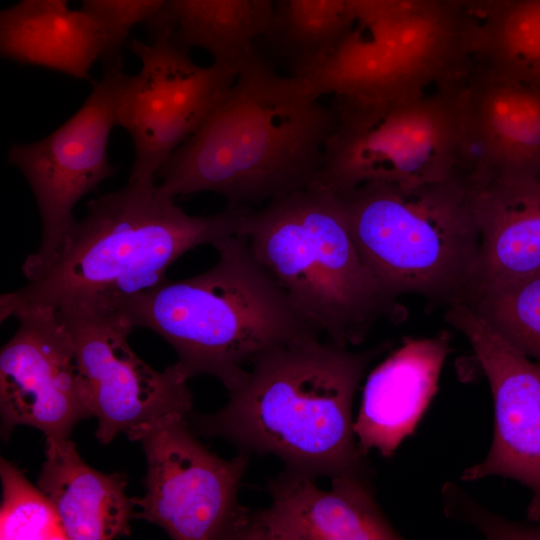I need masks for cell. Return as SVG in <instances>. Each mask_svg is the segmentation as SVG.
<instances>
[{"label": "cell", "mask_w": 540, "mask_h": 540, "mask_svg": "<svg viewBox=\"0 0 540 540\" xmlns=\"http://www.w3.org/2000/svg\"><path fill=\"white\" fill-rule=\"evenodd\" d=\"M472 16H479L480 18L485 13L486 9L490 5L492 0H455Z\"/></svg>", "instance_id": "29"}, {"label": "cell", "mask_w": 540, "mask_h": 540, "mask_svg": "<svg viewBox=\"0 0 540 540\" xmlns=\"http://www.w3.org/2000/svg\"><path fill=\"white\" fill-rule=\"evenodd\" d=\"M0 539H68L49 498L12 463L1 458Z\"/></svg>", "instance_id": "24"}, {"label": "cell", "mask_w": 540, "mask_h": 540, "mask_svg": "<svg viewBox=\"0 0 540 540\" xmlns=\"http://www.w3.org/2000/svg\"><path fill=\"white\" fill-rule=\"evenodd\" d=\"M336 195L362 258L387 294L447 305L468 295L479 254L469 176L415 186L367 182Z\"/></svg>", "instance_id": "6"}, {"label": "cell", "mask_w": 540, "mask_h": 540, "mask_svg": "<svg viewBox=\"0 0 540 540\" xmlns=\"http://www.w3.org/2000/svg\"><path fill=\"white\" fill-rule=\"evenodd\" d=\"M495 518L496 525L486 524L481 528L489 538L540 540V521L518 522Z\"/></svg>", "instance_id": "28"}, {"label": "cell", "mask_w": 540, "mask_h": 540, "mask_svg": "<svg viewBox=\"0 0 540 540\" xmlns=\"http://www.w3.org/2000/svg\"><path fill=\"white\" fill-rule=\"evenodd\" d=\"M55 312L71 338L100 443L120 433L129 439L170 415H190L189 379L176 363L160 372L140 359L128 342L133 327L119 309L78 304Z\"/></svg>", "instance_id": "10"}, {"label": "cell", "mask_w": 540, "mask_h": 540, "mask_svg": "<svg viewBox=\"0 0 540 540\" xmlns=\"http://www.w3.org/2000/svg\"><path fill=\"white\" fill-rule=\"evenodd\" d=\"M462 102L474 182L540 178V88L487 70Z\"/></svg>", "instance_id": "15"}, {"label": "cell", "mask_w": 540, "mask_h": 540, "mask_svg": "<svg viewBox=\"0 0 540 540\" xmlns=\"http://www.w3.org/2000/svg\"><path fill=\"white\" fill-rule=\"evenodd\" d=\"M216 264L158 286L118 306L133 328H147L177 353L186 377H216L230 392L246 379L244 365L274 347L318 334L254 256L247 239L217 241Z\"/></svg>", "instance_id": "4"}, {"label": "cell", "mask_w": 540, "mask_h": 540, "mask_svg": "<svg viewBox=\"0 0 540 540\" xmlns=\"http://www.w3.org/2000/svg\"><path fill=\"white\" fill-rule=\"evenodd\" d=\"M353 22L347 0H275L274 31L301 51L300 63L341 39Z\"/></svg>", "instance_id": "25"}, {"label": "cell", "mask_w": 540, "mask_h": 540, "mask_svg": "<svg viewBox=\"0 0 540 540\" xmlns=\"http://www.w3.org/2000/svg\"><path fill=\"white\" fill-rule=\"evenodd\" d=\"M275 0H169L146 25L167 28L185 49L238 65L261 36L274 31Z\"/></svg>", "instance_id": "21"}, {"label": "cell", "mask_w": 540, "mask_h": 540, "mask_svg": "<svg viewBox=\"0 0 540 540\" xmlns=\"http://www.w3.org/2000/svg\"><path fill=\"white\" fill-rule=\"evenodd\" d=\"M446 321L469 342L494 401V436L481 462L463 481L489 476L515 480L531 491L527 520L540 521V362L509 344L466 304L447 305Z\"/></svg>", "instance_id": "12"}, {"label": "cell", "mask_w": 540, "mask_h": 540, "mask_svg": "<svg viewBox=\"0 0 540 540\" xmlns=\"http://www.w3.org/2000/svg\"><path fill=\"white\" fill-rule=\"evenodd\" d=\"M108 43L94 16L59 0H20L0 13V54L20 64L90 80Z\"/></svg>", "instance_id": "17"}, {"label": "cell", "mask_w": 540, "mask_h": 540, "mask_svg": "<svg viewBox=\"0 0 540 540\" xmlns=\"http://www.w3.org/2000/svg\"><path fill=\"white\" fill-rule=\"evenodd\" d=\"M474 183L479 254L470 292L539 272L540 178Z\"/></svg>", "instance_id": "18"}, {"label": "cell", "mask_w": 540, "mask_h": 540, "mask_svg": "<svg viewBox=\"0 0 540 540\" xmlns=\"http://www.w3.org/2000/svg\"><path fill=\"white\" fill-rule=\"evenodd\" d=\"M481 18L471 52L488 71L540 88V0H492Z\"/></svg>", "instance_id": "22"}, {"label": "cell", "mask_w": 540, "mask_h": 540, "mask_svg": "<svg viewBox=\"0 0 540 540\" xmlns=\"http://www.w3.org/2000/svg\"><path fill=\"white\" fill-rule=\"evenodd\" d=\"M59 1H62L64 3H68L70 0H59Z\"/></svg>", "instance_id": "30"}, {"label": "cell", "mask_w": 540, "mask_h": 540, "mask_svg": "<svg viewBox=\"0 0 540 540\" xmlns=\"http://www.w3.org/2000/svg\"><path fill=\"white\" fill-rule=\"evenodd\" d=\"M337 100L313 186L340 193L367 182L415 186L466 174L462 92Z\"/></svg>", "instance_id": "7"}, {"label": "cell", "mask_w": 540, "mask_h": 540, "mask_svg": "<svg viewBox=\"0 0 540 540\" xmlns=\"http://www.w3.org/2000/svg\"><path fill=\"white\" fill-rule=\"evenodd\" d=\"M239 234L300 317L328 341L357 346L377 321L403 320L397 299L362 258L336 193L311 185L247 208Z\"/></svg>", "instance_id": "5"}, {"label": "cell", "mask_w": 540, "mask_h": 540, "mask_svg": "<svg viewBox=\"0 0 540 540\" xmlns=\"http://www.w3.org/2000/svg\"><path fill=\"white\" fill-rule=\"evenodd\" d=\"M460 301L509 344L540 362V271L515 282L474 289Z\"/></svg>", "instance_id": "23"}, {"label": "cell", "mask_w": 540, "mask_h": 540, "mask_svg": "<svg viewBox=\"0 0 540 540\" xmlns=\"http://www.w3.org/2000/svg\"><path fill=\"white\" fill-rule=\"evenodd\" d=\"M149 43L129 39L141 62L124 93L119 126L130 134L135 159L131 182H152L169 156L205 122L234 82L238 65L196 64L167 28Z\"/></svg>", "instance_id": "11"}, {"label": "cell", "mask_w": 540, "mask_h": 540, "mask_svg": "<svg viewBox=\"0 0 540 540\" xmlns=\"http://www.w3.org/2000/svg\"><path fill=\"white\" fill-rule=\"evenodd\" d=\"M354 22L368 28L400 15L424 0H347Z\"/></svg>", "instance_id": "27"}, {"label": "cell", "mask_w": 540, "mask_h": 540, "mask_svg": "<svg viewBox=\"0 0 540 540\" xmlns=\"http://www.w3.org/2000/svg\"><path fill=\"white\" fill-rule=\"evenodd\" d=\"M169 0H81V8L94 16L108 34L109 43L102 58L106 65L122 61V47L131 29L146 24Z\"/></svg>", "instance_id": "26"}, {"label": "cell", "mask_w": 540, "mask_h": 540, "mask_svg": "<svg viewBox=\"0 0 540 540\" xmlns=\"http://www.w3.org/2000/svg\"><path fill=\"white\" fill-rule=\"evenodd\" d=\"M38 487L54 505L70 540H110L130 534L134 501L122 473L85 463L70 438L46 440Z\"/></svg>", "instance_id": "19"}, {"label": "cell", "mask_w": 540, "mask_h": 540, "mask_svg": "<svg viewBox=\"0 0 540 540\" xmlns=\"http://www.w3.org/2000/svg\"><path fill=\"white\" fill-rule=\"evenodd\" d=\"M130 78L123 61L106 65L102 78L94 82L71 118L43 139L10 147L8 161L30 185L42 221L39 248L22 265L27 279L61 249L76 222L73 208L77 202L115 174L108 143L113 127L119 126L120 105Z\"/></svg>", "instance_id": "8"}, {"label": "cell", "mask_w": 540, "mask_h": 540, "mask_svg": "<svg viewBox=\"0 0 540 540\" xmlns=\"http://www.w3.org/2000/svg\"><path fill=\"white\" fill-rule=\"evenodd\" d=\"M246 210L190 215L156 181H128L90 201L55 257L25 286L1 295V321L77 304L117 308L164 282L187 251L239 234Z\"/></svg>", "instance_id": "3"}, {"label": "cell", "mask_w": 540, "mask_h": 540, "mask_svg": "<svg viewBox=\"0 0 540 540\" xmlns=\"http://www.w3.org/2000/svg\"><path fill=\"white\" fill-rule=\"evenodd\" d=\"M311 97L376 100L422 92L426 81L396 52L369 33L349 31L293 74Z\"/></svg>", "instance_id": "20"}, {"label": "cell", "mask_w": 540, "mask_h": 540, "mask_svg": "<svg viewBox=\"0 0 540 540\" xmlns=\"http://www.w3.org/2000/svg\"><path fill=\"white\" fill-rule=\"evenodd\" d=\"M392 345L356 352L312 334L267 350L222 409L195 419V430L314 477L370 474L352 404L369 365Z\"/></svg>", "instance_id": "2"}, {"label": "cell", "mask_w": 540, "mask_h": 540, "mask_svg": "<svg viewBox=\"0 0 540 540\" xmlns=\"http://www.w3.org/2000/svg\"><path fill=\"white\" fill-rule=\"evenodd\" d=\"M17 319L19 327L0 353L1 433L26 425L46 440L68 439L79 421L92 416L71 338L55 311Z\"/></svg>", "instance_id": "13"}, {"label": "cell", "mask_w": 540, "mask_h": 540, "mask_svg": "<svg viewBox=\"0 0 540 540\" xmlns=\"http://www.w3.org/2000/svg\"><path fill=\"white\" fill-rule=\"evenodd\" d=\"M450 342L446 330L432 337H404L400 347L368 374L353 423L364 455L376 449L390 458L413 434L439 389L442 367L452 351Z\"/></svg>", "instance_id": "16"}, {"label": "cell", "mask_w": 540, "mask_h": 540, "mask_svg": "<svg viewBox=\"0 0 540 540\" xmlns=\"http://www.w3.org/2000/svg\"><path fill=\"white\" fill-rule=\"evenodd\" d=\"M370 474L331 478L322 490L314 476L285 468L268 484L271 504L248 513L235 540H396L401 534L382 513Z\"/></svg>", "instance_id": "14"}, {"label": "cell", "mask_w": 540, "mask_h": 540, "mask_svg": "<svg viewBox=\"0 0 540 540\" xmlns=\"http://www.w3.org/2000/svg\"><path fill=\"white\" fill-rule=\"evenodd\" d=\"M129 440L141 443L147 463L145 493L133 497L134 518L158 525L173 539H234L249 513L238 502L249 454L218 457L181 415L143 426Z\"/></svg>", "instance_id": "9"}, {"label": "cell", "mask_w": 540, "mask_h": 540, "mask_svg": "<svg viewBox=\"0 0 540 540\" xmlns=\"http://www.w3.org/2000/svg\"><path fill=\"white\" fill-rule=\"evenodd\" d=\"M335 109L282 76L254 49L202 126L157 174L172 196L214 192L227 207L270 202L313 184Z\"/></svg>", "instance_id": "1"}]
</instances>
